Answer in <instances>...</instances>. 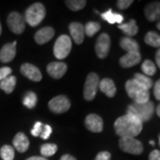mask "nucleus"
I'll list each match as a JSON object with an SVG mask.
<instances>
[{"instance_id":"43","label":"nucleus","mask_w":160,"mask_h":160,"mask_svg":"<svg viewBox=\"0 0 160 160\" xmlns=\"http://www.w3.org/2000/svg\"><path fill=\"white\" fill-rule=\"evenodd\" d=\"M157 114L160 118V104L158 106V108H157Z\"/></svg>"},{"instance_id":"21","label":"nucleus","mask_w":160,"mask_h":160,"mask_svg":"<svg viewBox=\"0 0 160 160\" xmlns=\"http://www.w3.org/2000/svg\"><path fill=\"white\" fill-rule=\"evenodd\" d=\"M120 46L123 50H125L127 52H139L140 49L139 44L131 38H123L120 40Z\"/></svg>"},{"instance_id":"14","label":"nucleus","mask_w":160,"mask_h":160,"mask_svg":"<svg viewBox=\"0 0 160 160\" xmlns=\"http://www.w3.org/2000/svg\"><path fill=\"white\" fill-rule=\"evenodd\" d=\"M46 69H47L48 74L50 75L52 78H53L55 79H59V78H62L64 74L66 73L68 67L64 62H54L49 63Z\"/></svg>"},{"instance_id":"25","label":"nucleus","mask_w":160,"mask_h":160,"mask_svg":"<svg viewBox=\"0 0 160 160\" xmlns=\"http://www.w3.org/2000/svg\"><path fill=\"white\" fill-rule=\"evenodd\" d=\"M145 43L153 47H160V35L154 31H149L145 36Z\"/></svg>"},{"instance_id":"37","label":"nucleus","mask_w":160,"mask_h":160,"mask_svg":"<svg viewBox=\"0 0 160 160\" xmlns=\"http://www.w3.org/2000/svg\"><path fill=\"white\" fill-rule=\"evenodd\" d=\"M110 159V153L108 151H102L99 152L94 160H109Z\"/></svg>"},{"instance_id":"13","label":"nucleus","mask_w":160,"mask_h":160,"mask_svg":"<svg viewBox=\"0 0 160 160\" xmlns=\"http://www.w3.org/2000/svg\"><path fill=\"white\" fill-rule=\"evenodd\" d=\"M86 127L92 132H100L103 129V121L100 116L96 114L88 115L85 120Z\"/></svg>"},{"instance_id":"12","label":"nucleus","mask_w":160,"mask_h":160,"mask_svg":"<svg viewBox=\"0 0 160 160\" xmlns=\"http://www.w3.org/2000/svg\"><path fill=\"white\" fill-rule=\"evenodd\" d=\"M16 45L17 42L6 44L0 50V61L3 63L12 62L16 55Z\"/></svg>"},{"instance_id":"2","label":"nucleus","mask_w":160,"mask_h":160,"mask_svg":"<svg viewBox=\"0 0 160 160\" xmlns=\"http://www.w3.org/2000/svg\"><path fill=\"white\" fill-rule=\"evenodd\" d=\"M154 110V103L150 101L144 103L133 102L128 106L126 114L133 116L134 118H136L138 120L143 123L149 121L152 118Z\"/></svg>"},{"instance_id":"16","label":"nucleus","mask_w":160,"mask_h":160,"mask_svg":"<svg viewBox=\"0 0 160 160\" xmlns=\"http://www.w3.org/2000/svg\"><path fill=\"white\" fill-rule=\"evenodd\" d=\"M142 56L140 52H127L124 56L120 58L119 63L123 68H131L141 62Z\"/></svg>"},{"instance_id":"39","label":"nucleus","mask_w":160,"mask_h":160,"mask_svg":"<svg viewBox=\"0 0 160 160\" xmlns=\"http://www.w3.org/2000/svg\"><path fill=\"white\" fill-rule=\"evenodd\" d=\"M149 160H160V151L155 149L150 152L149 156Z\"/></svg>"},{"instance_id":"46","label":"nucleus","mask_w":160,"mask_h":160,"mask_svg":"<svg viewBox=\"0 0 160 160\" xmlns=\"http://www.w3.org/2000/svg\"><path fill=\"white\" fill-rule=\"evenodd\" d=\"M1 32H2V27H1V23H0V35H1Z\"/></svg>"},{"instance_id":"9","label":"nucleus","mask_w":160,"mask_h":160,"mask_svg":"<svg viewBox=\"0 0 160 160\" xmlns=\"http://www.w3.org/2000/svg\"><path fill=\"white\" fill-rule=\"evenodd\" d=\"M49 109L56 114H62L68 111L70 108V102L64 95H59L52 98L48 103Z\"/></svg>"},{"instance_id":"18","label":"nucleus","mask_w":160,"mask_h":160,"mask_svg":"<svg viewBox=\"0 0 160 160\" xmlns=\"http://www.w3.org/2000/svg\"><path fill=\"white\" fill-rule=\"evenodd\" d=\"M54 29L52 27H45L40 29L35 35V41L38 45H44L53 38Z\"/></svg>"},{"instance_id":"35","label":"nucleus","mask_w":160,"mask_h":160,"mask_svg":"<svg viewBox=\"0 0 160 160\" xmlns=\"http://www.w3.org/2000/svg\"><path fill=\"white\" fill-rule=\"evenodd\" d=\"M132 3H133L132 0H118L117 2V6L120 10H125L131 6Z\"/></svg>"},{"instance_id":"6","label":"nucleus","mask_w":160,"mask_h":160,"mask_svg":"<svg viewBox=\"0 0 160 160\" xmlns=\"http://www.w3.org/2000/svg\"><path fill=\"white\" fill-rule=\"evenodd\" d=\"M119 147L123 151L132 155H141L143 151L142 143L132 137L120 138Z\"/></svg>"},{"instance_id":"44","label":"nucleus","mask_w":160,"mask_h":160,"mask_svg":"<svg viewBox=\"0 0 160 160\" xmlns=\"http://www.w3.org/2000/svg\"><path fill=\"white\" fill-rule=\"evenodd\" d=\"M157 28L160 30V21L158 22V24H157Z\"/></svg>"},{"instance_id":"24","label":"nucleus","mask_w":160,"mask_h":160,"mask_svg":"<svg viewBox=\"0 0 160 160\" xmlns=\"http://www.w3.org/2000/svg\"><path fill=\"white\" fill-rule=\"evenodd\" d=\"M102 17L103 20H105L106 22H108L110 24H114L116 22L118 24H122L123 21H124L123 15H121L120 13H114L111 9L102 13Z\"/></svg>"},{"instance_id":"27","label":"nucleus","mask_w":160,"mask_h":160,"mask_svg":"<svg viewBox=\"0 0 160 160\" xmlns=\"http://www.w3.org/2000/svg\"><path fill=\"white\" fill-rule=\"evenodd\" d=\"M38 102V97L33 92H28L23 98V105L28 109H33Z\"/></svg>"},{"instance_id":"11","label":"nucleus","mask_w":160,"mask_h":160,"mask_svg":"<svg viewBox=\"0 0 160 160\" xmlns=\"http://www.w3.org/2000/svg\"><path fill=\"white\" fill-rule=\"evenodd\" d=\"M21 72L23 76L28 78L29 80L34 82H39L42 79V74L38 68L33 64L24 63L21 66Z\"/></svg>"},{"instance_id":"22","label":"nucleus","mask_w":160,"mask_h":160,"mask_svg":"<svg viewBox=\"0 0 160 160\" xmlns=\"http://www.w3.org/2000/svg\"><path fill=\"white\" fill-rule=\"evenodd\" d=\"M118 28L124 32V34L127 36V38H131L132 36H135L138 32L137 23L134 20H131L127 23L119 24Z\"/></svg>"},{"instance_id":"10","label":"nucleus","mask_w":160,"mask_h":160,"mask_svg":"<svg viewBox=\"0 0 160 160\" xmlns=\"http://www.w3.org/2000/svg\"><path fill=\"white\" fill-rule=\"evenodd\" d=\"M110 48V38L108 34L102 33L99 36L95 44V52L99 58L104 59L107 57Z\"/></svg>"},{"instance_id":"17","label":"nucleus","mask_w":160,"mask_h":160,"mask_svg":"<svg viewBox=\"0 0 160 160\" xmlns=\"http://www.w3.org/2000/svg\"><path fill=\"white\" fill-rule=\"evenodd\" d=\"M69 32L74 42L78 45L83 43L85 38V29L84 25L79 22H72L69 24Z\"/></svg>"},{"instance_id":"28","label":"nucleus","mask_w":160,"mask_h":160,"mask_svg":"<svg viewBox=\"0 0 160 160\" xmlns=\"http://www.w3.org/2000/svg\"><path fill=\"white\" fill-rule=\"evenodd\" d=\"M57 146L52 143H46L41 146L40 148V152L44 158L46 157H52L56 153L57 151Z\"/></svg>"},{"instance_id":"40","label":"nucleus","mask_w":160,"mask_h":160,"mask_svg":"<svg viewBox=\"0 0 160 160\" xmlns=\"http://www.w3.org/2000/svg\"><path fill=\"white\" fill-rule=\"evenodd\" d=\"M156 62H157L158 67L160 69V48L156 52Z\"/></svg>"},{"instance_id":"38","label":"nucleus","mask_w":160,"mask_h":160,"mask_svg":"<svg viewBox=\"0 0 160 160\" xmlns=\"http://www.w3.org/2000/svg\"><path fill=\"white\" fill-rule=\"evenodd\" d=\"M154 95L155 98L158 100V101H160V79H158L154 86Z\"/></svg>"},{"instance_id":"47","label":"nucleus","mask_w":160,"mask_h":160,"mask_svg":"<svg viewBox=\"0 0 160 160\" xmlns=\"http://www.w3.org/2000/svg\"><path fill=\"white\" fill-rule=\"evenodd\" d=\"M159 144H160V134H159Z\"/></svg>"},{"instance_id":"8","label":"nucleus","mask_w":160,"mask_h":160,"mask_svg":"<svg viewBox=\"0 0 160 160\" xmlns=\"http://www.w3.org/2000/svg\"><path fill=\"white\" fill-rule=\"evenodd\" d=\"M25 24L24 17L17 12H12L7 17V25L14 34H22L25 29Z\"/></svg>"},{"instance_id":"7","label":"nucleus","mask_w":160,"mask_h":160,"mask_svg":"<svg viewBox=\"0 0 160 160\" xmlns=\"http://www.w3.org/2000/svg\"><path fill=\"white\" fill-rule=\"evenodd\" d=\"M100 84V78L96 73H90L87 76L84 87V97L86 101H92L95 97Z\"/></svg>"},{"instance_id":"41","label":"nucleus","mask_w":160,"mask_h":160,"mask_svg":"<svg viewBox=\"0 0 160 160\" xmlns=\"http://www.w3.org/2000/svg\"><path fill=\"white\" fill-rule=\"evenodd\" d=\"M61 160H77L74 157H72V156H70V155H63L62 157L61 158Z\"/></svg>"},{"instance_id":"19","label":"nucleus","mask_w":160,"mask_h":160,"mask_svg":"<svg viewBox=\"0 0 160 160\" xmlns=\"http://www.w3.org/2000/svg\"><path fill=\"white\" fill-rule=\"evenodd\" d=\"M12 144L16 150H18L19 152H22V153L27 151L29 147V139L23 132H18L13 138Z\"/></svg>"},{"instance_id":"29","label":"nucleus","mask_w":160,"mask_h":160,"mask_svg":"<svg viewBox=\"0 0 160 160\" xmlns=\"http://www.w3.org/2000/svg\"><path fill=\"white\" fill-rule=\"evenodd\" d=\"M101 29V25L99 22H89L84 26L85 29V34L88 37H92L94 34H96L98 31Z\"/></svg>"},{"instance_id":"20","label":"nucleus","mask_w":160,"mask_h":160,"mask_svg":"<svg viewBox=\"0 0 160 160\" xmlns=\"http://www.w3.org/2000/svg\"><path fill=\"white\" fill-rule=\"evenodd\" d=\"M99 88L103 93H105L109 98L114 97L117 92V88L114 82L110 78H103L102 81H100Z\"/></svg>"},{"instance_id":"3","label":"nucleus","mask_w":160,"mask_h":160,"mask_svg":"<svg viewBox=\"0 0 160 160\" xmlns=\"http://www.w3.org/2000/svg\"><path fill=\"white\" fill-rule=\"evenodd\" d=\"M126 90L128 96L136 103H144L149 101V92L135 80L130 79L126 83Z\"/></svg>"},{"instance_id":"23","label":"nucleus","mask_w":160,"mask_h":160,"mask_svg":"<svg viewBox=\"0 0 160 160\" xmlns=\"http://www.w3.org/2000/svg\"><path fill=\"white\" fill-rule=\"evenodd\" d=\"M15 86H16V78L12 75L0 81V89H2L7 94L12 92L15 88Z\"/></svg>"},{"instance_id":"1","label":"nucleus","mask_w":160,"mask_h":160,"mask_svg":"<svg viewBox=\"0 0 160 160\" xmlns=\"http://www.w3.org/2000/svg\"><path fill=\"white\" fill-rule=\"evenodd\" d=\"M115 130L120 137H136L142 130V123L136 118L126 114L118 118L114 124Z\"/></svg>"},{"instance_id":"45","label":"nucleus","mask_w":160,"mask_h":160,"mask_svg":"<svg viewBox=\"0 0 160 160\" xmlns=\"http://www.w3.org/2000/svg\"><path fill=\"white\" fill-rule=\"evenodd\" d=\"M149 144H151V145H153V146H154L155 142H154V141H150V142H149Z\"/></svg>"},{"instance_id":"15","label":"nucleus","mask_w":160,"mask_h":160,"mask_svg":"<svg viewBox=\"0 0 160 160\" xmlns=\"http://www.w3.org/2000/svg\"><path fill=\"white\" fill-rule=\"evenodd\" d=\"M144 14L149 22L160 21V2L155 1L148 4L144 8Z\"/></svg>"},{"instance_id":"30","label":"nucleus","mask_w":160,"mask_h":160,"mask_svg":"<svg viewBox=\"0 0 160 160\" xmlns=\"http://www.w3.org/2000/svg\"><path fill=\"white\" fill-rule=\"evenodd\" d=\"M142 70L145 76H153L157 71V68L154 62H152L150 60H146L142 65Z\"/></svg>"},{"instance_id":"26","label":"nucleus","mask_w":160,"mask_h":160,"mask_svg":"<svg viewBox=\"0 0 160 160\" xmlns=\"http://www.w3.org/2000/svg\"><path fill=\"white\" fill-rule=\"evenodd\" d=\"M133 79L135 80L136 82H138L142 86H143L144 88H146L147 90L150 89L152 86H153V81L151 78H149V77L145 76L144 74H140V73H136L134 75Z\"/></svg>"},{"instance_id":"33","label":"nucleus","mask_w":160,"mask_h":160,"mask_svg":"<svg viewBox=\"0 0 160 160\" xmlns=\"http://www.w3.org/2000/svg\"><path fill=\"white\" fill-rule=\"evenodd\" d=\"M43 126H44V125L41 122H37L34 125V127L31 130V134L33 136H35V137L40 136V134L42 132V130H43Z\"/></svg>"},{"instance_id":"5","label":"nucleus","mask_w":160,"mask_h":160,"mask_svg":"<svg viewBox=\"0 0 160 160\" xmlns=\"http://www.w3.org/2000/svg\"><path fill=\"white\" fill-rule=\"evenodd\" d=\"M71 46H72V43L69 36L67 35L60 36L53 46L54 56L57 58L58 60H63L66 57H68L71 50Z\"/></svg>"},{"instance_id":"42","label":"nucleus","mask_w":160,"mask_h":160,"mask_svg":"<svg viewBox=\"0 0 160 160\" xmlns=\"http://www.w3.org/2000/svg\"><path fill=\"white\" fill-rule=\"evenodd\" d=\"M27 160H48L46 159V158H44V157H31V158H29Z\"/></svg>"},{"instance_id":"32","label":"nucleus","mask_w":160,"mask_h":160,"mask_svg":"<svg viewBox=\"0 0 160 160\" xmlns=\"http://www.w3.org/2000/svg\"><path fill=\"white\" fill-rule=\"evenodd\" d=\"M65 4L72 11H79L83 9L86 5V1L85 0H68L65 2Z\"/></svg>"},{"instance_id":"36","label":"nucleus","mask_w":160,"mask_h":160,"mask_svg":"<svg viewBox=\"0 0 160 160\" xmlns=\"http://www.w3.org/2000/svg\"><path fill=\"white\" fill-rule=\"evenodd\" d=\"M12 73V69L9 67H3L0 68V81L9 77Z\"/></svg>"},{"instance_id":"4","label":"nucleus","mask_w":160,"mask_h":160,"mask_svg":"<svg viewBox=\"0 0 160 160\" xmlns=\"http://www.w3.org/2000/svg\"><path fill=\"white\" fill-rule=\"evenodd\" d=\"M46 16L45 6L41 3H35L30 6L25 12V22L32 27H36L39 24Z\"/></svg>"},{"instance_id":"31","label":"nucleus","mask_w":160,"mask_h":160,"mask_svg":"<svg viewBox=\"0 0 160 160\" xmlns=\"http://www.w3.org/2000/svg\"><path fill=\"white\" fill-rule=\"evenodd\" d=\"M0 156L3 160H13L14 149L10 145H5L0 149Z\"/></svg>"},{"instance_id":"34","label":"nucleus","mask_w":160,"mask_h":160,"mask_svg":"<svg viewBox=\"0 0 160 160\" xmlns=\"http://www.w3.org/2000/svg\"><path fill=\"white\" fill-rule=\"evenodd\" d=\"M52 131V129L51 126H48V125H44L42 132H41V134H40V137L42 138V139H44V140L48 139L49 136L51 135Z\"/></svg>"}]
</instances>
